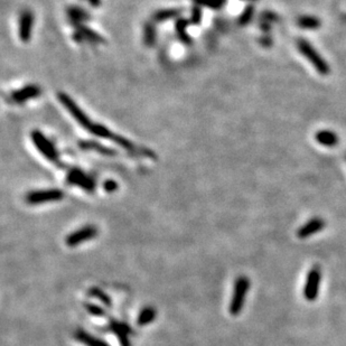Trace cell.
Wrapping results in <instances>:
<instances>
[{"instance_id":"cell-1","label":"cell","mask_w":346,"mask_h":346,"mask_svg":"<svg viewBox=\"0 0 346 346\" xmlns=\"http://www.w3.org/2000/svg\"><path fill=\"white\" fill-rule=\"evenodd\" d=\"M250 289V280L245 276H241L234 282L233 295L230 302V314L232 316H238L242 311L244 302L246 299V293Z\"/></svg>"},{"instance_id":"cell-2","label":"cell","mask_w":346,"mask_h":346,"mask_svg":"<svg viewBox=\"0 0 346 346\" xmlns=\"http://www.w3.org/2000/svg\"><path fill=\"white\" fill-rule=\"evenodd\" d=\"M58 98L62 106L65 108V110L70 113L71 117H72L80 126L84 128L85 130L89 131L90 128L93 125V121L90 119L87 113L78 106V103L64 92H60L58 94Z\"/></svg>"},{"instance_id":"cell-3","label":"cell","mask_w":346,"mask_h":346,"mask_svg":"<svg viewBox=\"0 0 346 346\" xmlns=\"http://www.w3.org/2000/svg\"><path fill=\"white\" fill-rule=\"evenodd\" d=\"M31 138L37 150H39L49 162L53 164L60 163V154L58 149H56L55 145L52 143L47 137L43 135L42 131L33 130L31 134Z\"/></svg>"},{"instance_id":"cell-4","label":"cell","mask_w":346,"mask_h":346,"mask_svg":"<svg viewBox=\"0 0 346 346\" xmlns=\"http://www.w3.org/2000/svg\"><path fill=\"white\" fill-rule=\"evenodd\" d=\"M298 49L300 53L310 62V64L317 70V72L321 75H327L329 73V66L326 63V61L321 58L314 47L310 45L309 42L305 40L298 41Z\"/></svg>"},{"instance_id":"cell-5","label":"cell","mask_w":346,"mask_h":346,"mask_svg":"<svg viewBox=\"0 0 346 346\" xmlns=\"http://www.w3.org/2000/svg\"><path fill=\"white\" fill-rule=\"evenodd\" d=\"M64 197V193L58 188L41 189V191H32L26 195L25 200L31 205H39V204L47 202H58Z\"/></svg>"},{"instance_id":"cell-6","label":"cell","mask_w":346,"mask_h":346,"mask_svg":"<svg viewBox=\"0 0 346 346\" xmlns=\"http://www.w3.org/2000/svg\"><path fill=\"white\" fill-rule=\"evenodd\" d=\"M321 280V271L318 265H315L310 269L307 274L306 283L304 287V297L308 301H314L318 297L319 285Z\"/></svg>"},{"instance_id":"cell-7","label":"cell","mask_w":346,"mask_h":346,"mask_svg":"<svg viewBox=\"0 0 346 346\" xmlns=\"http://www.w3.org/2000/svg\"><path fill=\"white\" fill-rule=\"evenodd\" d=\"M41 94H42V90L39 85L30 84L20 90H16V91L12 92L11 96H9V99H11V101H13L14 103L22 104V103H25L27 101L32 100V99L39 98Z\"/></svg>"},{"instance_id":"cell-8","label":"cell","mask_w":346,"mask_h":346,"mask_svg":"<svg viewBox=\"0 0 346 346\" xmlns=\"http://www.w3.org/2000/svg\"><path fill=\"white\" fill-rule=\"evenodd\" d=\"M97 234H98V230L96 226H93V225L83 226L81 227V229L73 232V233H71L68 238H66V244L72 248V246H77L79 244L85 242V241L96 238Z\"/></svg>"},{"instance_id":"cell-9","label":"cell","mask_w":346,"mask_h":346,"mask_svg":"<svg viewBox=\"0 0 346 346\" xmlns=\"http://www.w3.org/2000/svg\"><path fill=\"white\" fill-rule=\"evenodd\" d=\"M33 25H34V14L31 11H24L21 14L20 23H18V36L23 43L31 41Z\"/></svg>"},{"instance_id":"cell-10","label":"cell","mask_w":346,"mask_h":346,"mask_svg":"<svg viewBox=\"0 0 346 346\" xmlns=\"http://www.w3.org/2000/svg\"><path fill=\"white\" fill-rule=\"evenodd\" d=\"M68 183L71 185H77V186H80L88 192H93L94 187H96L93 179L79 169L71 170L68 175Z\"/></svg>"},{"instance_id":"cell-11","label":"cell","mask_w":346,"mask_h":346,"mask_svg":"<svg viewBox=\"0 0 346 346\" xmlns=\"http://www.w3.org/2000/svg\"><path fill=\"white\" fill-rule=\"evenodd\" d=\"M325 227V221L319 219V217H314L307 222L306 224L302 225L299 230L297 231V236L299 239L309 238L310 235H314L318 233L320 230Z\"/></svg>"},{"instance_id":"cell-12","label":"cell","mask_w":346,"mask_h":346,"mask_svg":"<svg viewBox=\"0 0 346 346\" xmlns=\"http://www.w3.org/2000/svg\"><path fill=\"white\" fill-rule=\"evenodd\" d=\"M75 27H77V33H75L74 39L79 37L78 39L79 42L83 41V40H87V41H90L92 43H103L104 42L102 36L99 35L98 33H96L94 31L90 30V28L85 27L83 24L82 25H79V26H75Z\"/></svg>"},{"instance_id":"cell-13","label":"cell","mask_w":346,"mask_h":346,"mask_svg":"<svg viewBox=\"0 0 346 346\" xmlns=\"http://www.w3.org/2000/svg\"><path fill=\"white\" fill-rule=\"evenodd\" d=\"M315 138L317 143L326 147H334L338 144V137L336 136L335 132L330 130H319L316 134Z\"/></svg>"},{"instance_id":"cell-14","label":"cell","mask_w":346,"mask_h":346,"mask_svg":"<svg viewBox=\"0 0 346 346\" xmlns=\"http://www.w3.org/2000/svg\"><path fill=\"white\" fill-rule=\"evenodd\" d=\"M182 9L177 8H170V9H162V11H158L154 14L153 16V22L154 23H164L170 20H174V18L179 17L182 14Z\"/></svg>"},{"instance_id":"cell-15","label":"cell","mask_w":346,"mask_h":346,"mask_svg":"<svg viewBox=\"0 0 346 346\" xmlns=\"http://www.w3.org/2000/svg\"><path fill=\"white\" fill-rule=\"evenodd\" d=\"M75 337H77L79 342H81L85 346H110L106 342H103V340L98 339L93 337L92 335L85 333L84 330H78L77 334H75Z\"/></svg>"},{"instance_id":"cell-16","label":"cell","mask_w":346,"mask_h":346,"mask_svg":"<svg viewBox=\"0 0 346 346\" xmlns=\"http://www.w3.org/2000/svg\"><path fill=\"white\" fill-rule=\"evenodd\" d=\"M69 17L75 26L82 25L85 21H89V15L87 12L79 7H70L69 9Z\"/></svg>"},{"instance_id":"cell-17","label":"cell","mask_w":346,"mask_h":346,"mask_svg":"<svg viewBox=\"0 0 346 346\" xmlns=\"http://www.w3.org/2000/svg\"><path fill=\"white\" fill-rule=\"evenodd\" d=\"M157 40V33L154 23H147L144 26V42L147 46H154Z\"/></svg>"},{"instance_id":"cell-18","label":"cell","mask_w":346,"mask_h":346,"mask_svg":"<svg viewBox=\"0 0 346 346\" xmlns=\"http://www.w3.org/2000/svg\"><path fill=\"white\" fill-rule=\"evenodd\" d=\"M82 147V148L87 149V150H96L97 153H100L102 155H106V156H113L116 155L115 150L111 149V148H108V147L100 145L98 143H94V141H84L83 144L80 145Z\"/></svg>"},{"instance_id":"cell-19","label":"cell","mask_w":346,"mask_h":346,"mask_svg":"<svg viewBox=\"0 0 346 346\" xmlns=\"http://www.w3.org/2000/svg\"><path fill=\"white\" fill-rule=\"evenodd\" d=\"M187 26H188L187 21L183 20V18H179V20L176 22V32H177L179 40H181L183 43H185V44L188 45L192 43V40L186 33Z\"/></svg>"},{"instance_id":"cell-20","label":"cell","mask_w":346,"mask_h":346,"mask_svg":"<svg viewBox=\"0 0 346 346\" xmlns=\"http://www.w3.org/2000/svg\"><path fill=\"white\" fill-rule=\"evenodd\" d=\"M298 25L305 30H317L320 27V21L314 16H301L298 20Z\"/></svg>"},{"instance_id":"cell-21","label":"cell","mask_w":346,"mask_h":346,"mask_svg":"<svg viewBox=\"0 0 346 346\" xmlns=\"http://www.w3.org/2000/svg\"><path fill=\"white\" fill-rule=\"evenodd\" d=\"M156 317V311L153 308H145V309L140 312L138 317V325L145 326L147 324L151 323V320H154Z\"/></svg>"},{"instance_id":"cell-22","label":"cell","mask_w":346,"mask_h":346,"mask_svg":"<svg viewBox=\"0 0 346 346\" xmlns=\"http://www.w3.org/2000/svg\"><path fill=\"white\" fill-rule=\"evenodd\" d=\"M198 4L212 9H220L225 5L226 0H197Z\"/></svg>"},{"instance_id":"cell-23","label":"cell","mask_w":346,"mask_h":346,"mask_svg":"<svg viewBox=\"0 0 346 346\" xmlns=\"http://www.w3.org/2000/svg\"><path fill=\"white\" fill-rule=\"evenodd\" d=\"M91 293L93 297L99 298V299H100L102 302H104L106 305L111 306V301L110 299H109V297L106 295V293H103L101 290H99V289H92Z\"/></svg>"},{"instance_id":"cell-24","label":"cell","mask_w":346,"mask_h":346,"mask_svg":"<svg viewBox=\"0 0 346 346\" xmlns=\"http://www.w3.org/2000/svg\"><path fill=\"white\" fill-rule=\"evenodd\" d=\"M85 308L89 310V312H91L92 315L94 316H104L106 314H104V310L102 309V308H100L99 306H96V305H89V304H85Z\"/></svg>"},{"instance_id":"cell-25","label":"cell","mask_w":346,"mask_h":346,"mask_svg":"<svg viewBox=\"0 0 346 346\" xmlns=\"http://www.w3.org/2000/svg\"><path fill=\"white\" fill-rule=\"evenodd\" d=\"M252 14H253V7H248L243 12L242 15H241L240 22L242 24H246L251 20V17H252Z\"/></svg>"},{"instance_id":"cell-26","label":"cell","mask_w":346,"mask_h":346,"mask_svg":"<svg viewBox=\"0 0 346 346\" xmlns=\"http://www.w3.org/2000/svg\"><path fill=\"white\" fill-rule=\"evenodd\" d=\"M202 21V12L200 7H194L192 14V22L194 24H200Z\"/></svg>"},{"instance_id":"cell-27","label":"cell","mask_w":346,"mask_h":346,"mask_svg":"<svg viewBox=\"0 0 346 346\" xmlns=\"http://www.w3.org/2000/svg\"><path fill=\"white\" fill-rule=\"evenodd\" d=\"M117 183L113 182V181H108L104 183V189H106L107 192H113L117 189Z\"/></svg>"},{"instance_id":"cell-28","label":"cell","mask_w":346,"mask_h":346,"mask_svg":"<svg viewBox=\"0 0 346 346\" xmlns=\"http://www.w3.org/2000/svg\"><path fill=\"white\" fill-rule=\"evenodd\" d=\"M88 2L91 4L92 6H94V7L100 6V4H101V0H88Z\"/></svg>"}]
</instances>
